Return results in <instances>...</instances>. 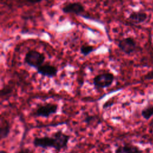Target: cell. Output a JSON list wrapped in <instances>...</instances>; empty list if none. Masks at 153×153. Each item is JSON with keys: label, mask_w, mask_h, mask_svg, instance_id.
I'll list each match as a JSON object with an SVG mask.
<instances>
[{"label": "cell", "mask_w": 153, "mask_h": 153, "mask_svg": "<svg viewBox=\"0 0 153 153\" xmlns=\"http://www.w3.org/2000/svg\"><path fill=\"white\" fill-rule=\"evenodd\" d=\"M70 138L69 135L63 133L62 130H58L53 133L51 136L35 137L32 140V144L36 148L44 149L51 148L57 151H60L67 147Z\"/></svg>", "instance_id": "1"}, {"label": "cell", "mask_w": 153, "mask_h": 153, "mask_svg": "<svg viewBox=\"0 0 153 153\" xmlns=\"http://www.w3.org/2000/svg\"><path fill=\"white\" fill-rule=\"evenodd\" d=\"M45 60L44 54L36 50H30L27 51L23 60L25 64L36 69L43 65Z\"/></svg>", "instance_id": "2"}, {"label": "cell", "mask_w": 153, "mask_h": 153, "mask_svg": "<svg viewBox=\"0 0 153 153\" xmlns=\"http://www.w3.org/2000/svg\"><path fill=\"white\" fill-rule=\"evenodd\" d=\"M115 79V75L110 72H103L95 75L93 84L96 89H103L110 87Z\"/></svg>", "instance_id": "3"}, {"label": "cell", "mask_w": 153, "mask_h": 153, "mask_svg": "<svg viewBox=\"0 0 153 153\" xmlns=\"http://www.w3.org/2000/svg\"><path fill=\"white\" fill-rule=\"evenodd\" d=\"M58 105L54 103H45L39 105L33 109L31 114L36 117L48 118L57 112Z\"/></svg>", "instance_id": "4"}, {"label": "cell", "mask_w": 153, "mask_h": 153, "mask_svg": "<svg viewBox=\"0 0 153 153\" xmlns=\"http://www.w3.org/2000/svg\"><path fill=\"white\" fill-rule=\"evenodd\" d=\"M117 46L122 52L127 55L132 54L139 49L137 42L131 36L125 37L120 39L117 43Z\"/></svg>", "instance_id": "5"}, {"label": "cell", "mask_w": 153, "mask_h": 153, "mask_svg": "<svg viewBox=\"0 0 153 153\" xmlns=\"http://www.w3.org/2000/svg\"><path fill=\"white\" fill-rule=\"evenodd\" d=\"M61 10L65 14H74L81 16L85 11V7L79 2H70L65 4Z\"/></svg>", "instance_id": "6"}, {"label": "cell", "mask_w": 153, "mask_h": 153, "mask_svg": "<svg viewBox=\"0 0 153 153\" xmlns=\"http://www.w3.org/2000/svg\"><path fill=\"white\" fill-rule=\"evenodd\" d=\"M36 70L38 74L44 76H47L49 78L56 76L58 72L57 68L53 65L50 64L49 63H44Z\"/></svg>", "instance_id": "7"}, {"label": "cell", "mask_w": 153, "mask_h": 153, "mask_svg": "<svg viewBox=\"0 0 153 153\" xmlns=\"http://www.w3.org/2000/svg\"><path fill=\"white\" fill-rule=\"evenodd\" d=\"M114 153H142V150L136 145L127 143L117 146Z\"/></svg>", "instance_id": "8"}, {"label": "cell", "mask_w": 153, "mask_h": 153, "mask_svg": "<svg viewBox=\"0 0 153 153\" xmlns=\"http://www.w3.org/2000/svg\"><path fill=\"white\" fill-rule=\"evenodd\" d=\"M148 18V15L146 13L141 11H133L130 13L128 19L132 23L139 24L146 21Z\"/></svg>", "instance_id": "9"}, {"label": "cell", "mask_w": 153, "mask_h": 153, "mask_svg": "<svg viewBox=\"0 0 153 153\" xmlns=\"http://www.w3.org/2000/svg\"><path fill=\"white\" fill-rule=\"evenodd\" d=\"M10 122L7 119L1 117L0 123V138L1 140L8 136L10 133Z\"/></svg>", "instance_id": "10"}, {"label": "cell", "mask_w": 153, "mask_h": 153, "mask_svg": "<svg viewBox=\"0 0 153 153\" xmlns=\"http://www.w3.org/2000/svg\"><path fill=\"white\" fill-rule=\"evenodd\" d=\"M96 47L90 45L88 44L85 43L84 44H82L81 47H80V53L81 54H82L83 56H86L89 55L90 53H91L92 52H93L94 51L96 50Z\"/></svg>", "instance_id": "11"}, {"label": "cell", "mask_w": 153, "mask_h": 153, "mask_svg": "<svg viewBox=\"0 0 153 153\" xmlns=\"http://www.w3.org/2000/svg\"><path fill=\"white\" fill-rule=\"evenodd\" d=\"M141 115L146 120L150 119L153 116V105H148L144 108L141 111Z\"/></svg>", "instance_id": "12"}, {"label": "cell", "mask_w": 153, "mask_h": 153, "mask_svg": "<svg viewBox=\"0 0 153 153\" xmlns=\"http://www.w3.org/2000/svg\"><path fill=\"white\" fill-rule=\"evenodd\" d=\"M13 92V89L10 86H5L1 90V99H3L4 97L7 96H9Z\"/></svg>", "instance_id": "13"}, {"label": "cell", "mask_w": 153, "mask_h": 153, "mask_svg": "<svg viewBox=\"0 0 153 153\" xmlns=\"http://www.w3.org/2000/svg\"><path fill=\"white\" fill-rule=\"evenodd\" d=\"M145 78L147 79H153V71L148 73V74L145 76Z\"/></svg>", "instance_id": "14"}, {"label": "cell", "mask_w": 153, "mask_h": 153, "mask_svg": "<svg viewBox=\"0 0 153 153\" xmlns=\"http://www.w3.org/2000/svg\"><path fill=\"white\" fill-rule=\"evenodd\" d=\"M19 153H31V152L30 151L29 149H22L19 151Z\"/></svg>", "instance_id": "15"}, {"label": "cell", "mask_w": 153, "mask_h": 153, "mask_svg": "<svg viewBox=\"0 0 153 153\" xmlns=\"http://www.w3.org/2000/svg\"><path fill=\"white\" fill-rule=\"evenodd\" d=\"M0 153H8L6 151H5V150H4V149H1V151H0Z\"/></svg>", "instance_id": "16"}]
</instances>
